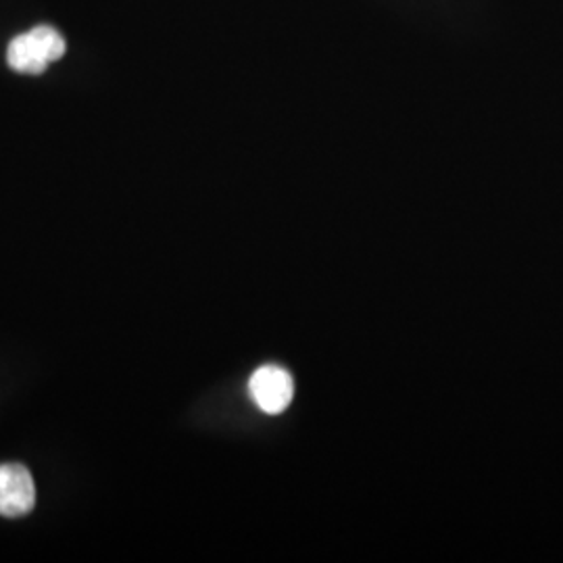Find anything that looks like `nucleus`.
Segmentation results:
<instances>
[{"label":"nucleus","mask_w":563,"mask_h":563,"mask_svg":"<svg viewBox=\"0 0 563 563\" xmlns=\"http://www.w3.org/2000/svg\"><path fill=\"white\" fill-rule=\"evenodd\" d=\"M36 505V486L30 470L21 463L0 465V516L23 518Z\"/></svg>","instance_id":"nucleus-2"},{"label":"nucleus","mask_w":563,"mask_h":563,"mask_svg":"<svg viewBox=\"0 0 563 563\" xmlns=\"http://www.w3.org/2000/svg\"><path fill=\"white\" fill-rule=\"evenodd\" d=\"M67 51V42L51 25H38L9 42L7 63L23 76H41L48 65L59 60Z\"/></svg>","instance_id":"nucleus-1"},{"label":"nucleus","mask_w":563,"mask_h":563,"mask_svg":"<svg viewBox=\"0 0 563 563\" xmlns=\"http://www.w3.org/2000/svg\"><path fill=\"white\" fill-rule=\"evenodd\" d=\"M251 397L260 405L265 413H282L295 395V384L286 369L278 365H263L260 367L251 383Z\"/></svg>","instance_id":"nucleus-3"}]
</instances>
